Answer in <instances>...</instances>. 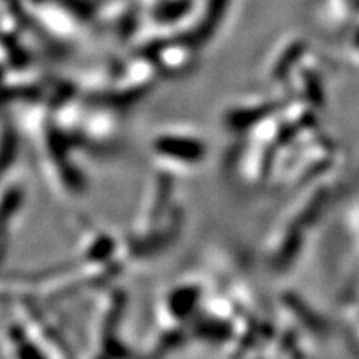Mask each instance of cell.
I'll list each match as a JSON object with an SVG mask.
<instances>
[{"label": "cell", "mask_w": 359, "mask_h": 359, "mask_svg": "<svg viewBox=\"0 0 359 359\" xmlns=\"http://www.w3.org/2000/svg\"><path fill=\"white\" fill-rule=\"evenodd\" d=\"M155 154L175 163H198L203 158L205 143L191 135H161L155 140Z\"/></svg>", "instance_id": "1"}, {"label": "cell", "mask_w": 359, "mask_h": 359, "mask_svg": "<svg viewBox=\"0 0 359 359\" xmlns=\"http://www.w3.org/2000/svg\"><path fill=\"white\" fill-rule=\"evenodd\" d=\"M344 48H346V57L354 64H359V25L349 32L344 40Z\"/></svg>", "instance_id": "2"}]
</instances>
